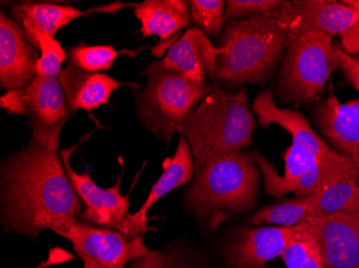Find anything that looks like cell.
Listing matches in <instances>:
<instances>
[{
	"mask_svg": "<svg viewBox=\"0 0 359 268\" xmlns=\"http://www.w3.org/2000/svg\"><path fill=\"white\" fill-rule=\"evenodd\" d=\"M83 203L58 149L30 142L1 167V223L8 233L36 239L44 230L79 218Z\"/></svg>",
	"mask_w": 359,
	"mask_h": 268,
	"instance_id": "6da1fadb",
	"label": "cell"
},
{
	"mask_svg": "<svg viewBox=\"0 0 359 268\" xmlns=\"http://www.w3.org/2000/svg\"><path fill=\"white\" fill-rule=\"evenodd\" d=\"M252 110L262 126L278 125L285 129L292 143L283 154L285 167L280 176L269 161L254 153V158L265 179V190L271 197L290 193L292 185L304 175L316 170H336L358 174V167L344 155L328 146L298 111L281 108L270 90L260 92L254 99Z\"/></svg>",
	"mask_w": 359,
	"mask_h": 268,
	"instance_id": "7a4b0ae2",
	"label": "cell"
},
{
	"mask_svg": "<svg viewBox=\"0 0 359 268\" xmlns=\"http://www.w3.org/2000/svg\"><path fill=\"white\" fill-rule=\"evenodd\" d=\"M256 127L247 90L226 92L215 83L177 133L189 143L197 175L210 163L248 148Z\"/></svg>",
	"mask_w": 359,
	"mask_h": 268,
	"instance_id": "3957f363",
	"label": "cell"
},
{
	"mask_svg": "<svg viewBox=\"0 0 359 268\" xmlns=\"http://www.w3.org/2000/svg\"><path fill=\"white\" fill-rule=\"evenodd\" d=\"M288 32L273 12L233 20L217 46L215 80L226 88L269 80L285 55Z\"/></svg>",
	"mask_w": 359,
	"mask_h": 268,
	"instance_id": "277c9868",
	"label": "cell"
},
{
	"mask_svg": "<svg viewBox=\"0 0 359 268\" xmlns=\"http://www.w3.org/2000/svg\"><path fill=\"white\" fill-rule=\"evenodd\" d=\"M260 175L254 153L242 150L224 157L195 175L185 190L184 204L197 220L215 231L233 216L254 209Z\"/></svg>",
	"mask_w": 359,
	"mask_h": 268,
	"instance_id": "5b68a950",
	"label": "cell"
},
{
	"mask_svg": "<svg viewBox=\"0 0 359 268\" xmlns=\"http://www.w3.org/2000/svg\"><path fill=\"white\" fill-rule=\"evenodd\" d=\"M337 68L332 36L318 30L288 36L276 83L278 94L286 104L311 106L322 96Z\"/></svg>",
	"mask_w": 359,
	"mask_h": 268,
	"instance_id": "8992f818",
	"label": "cell"
},
{
	"mask_svg": "<svg viewBox=\"0 0 359 268\" xmlns=\"http://www.w3.org/2000/svg\"><path fill=\"white\" fill-rule=\"evenodd\" d=\"M148 84L137 94V111L143 124L169 143L187 117L211 92L208 83H195L152 62L144 70Z\"/></svg>",
	"mask_w": 359,
	"mask_h": 268,
	"instance_id": "52a82bcc",
	"label": "cell"
},
{
	"mask_svg": "<svg viewBox=\"0 0 359 268\" xmlns=\"http://www.w3.org/2000/svg\"><path fill=\"white\" fill-rule=\"evenodd\" d=\"M52 231L72 244L82 268H126L152 251L143 237L128 239L120 232L95 227L78 218L58 223Z\"/></svg>",
	"mask_w": 359,
	"mask_h": 268,
	"instance_id": "ba28073f",
	"label": "cell"
},
{
	"mask_svg": "<svg viewBox=\"0 0 359 268\" xmlns=\"http://www.w3.org/2000/svg\"><path fill=\"white\" fill-rule=\"evenodd\" d=\"M23 92L32 131L30 142L58 149L62 128L76 113L70 108L58 78L36 76Z\"/></svg>",
	"mask_w": 359,
	"mask_h": 268,
	"instance_id": "9c48e42d",
	"label": "cell"
},
{
	"mask_svg": "<svg viewBox=\"0 0 359 268\" xmlns=\"http://www.w3.org/2000/svg\"><path fill=\"white\" fill-rule=\"evenodd\" d=\"M79 145L62 149L60 152L65 170L74 186L76 195L83 203L84 209L78 219L95 227L104 229L120 230L127 216L129 215V195L121 193V181L118 178L116 185L104 189L93 181L88 172L78 173L72 169L70 158Z\"/></svg>",
	"mask_w": 359,
	"mask_h": 268,
	"instance_id": "30bf717a",
	"label": "cell"
},
{
	"mask_svg": "<svg viewBox=\"0 0 359 268\" xmlns=\"http://www.w3.org/2000/svg\"><path fill=\"white\" fill-rule=\"evenodd\" d=\"M306 223L320 248L324 268L359 265L358 213H332Z\"/></svg>",
	"mask_w": 359,
	"mask_h": 268,
	"instance_id": "8fae6325",
	"label": "cell"
},
{
	"mask_svg": "<svg viewBox=\"0 0 359 268\" xmlns=\"http://www.w3.org/2000/svg\"><path fill=\"white\" fill-rule=\"evenodd\" d=\"M295 227H248L238 230L226 246V257L231 268H264L280 258L288 244L304 229Z\"/></svg>",
	"mask_w": 359,
	"mask_h": 268,
	"instance_id": "7c38bea8",
	"label": "cell"
},
{
	"mask_svg": "<svg viewBox=\"0 0 359 268\" xmlns=\"http://www.w3.org/2000/svg\"><path fill=\"white\" fill-rule=\"evenodd\" d=\"M273 13L285 26L288 36L309 30L342 35L359 21L348 6L330 0H290Z\"/></svg>",
	"mask_w": 359,
	"mask_h": 268,
	"instance_id": "4fadbf2b",
	"label": "cell"
},
{
	"mask_svg": "<svg viewBox=\"0 0 359 268\" xmlns=\"http://www.w3.org/2000/svg\"><path fill=\"white\" fill-rule=\"evenodd\" d=\"M40 53L28 39L25 30L13 19L0 13V87L24 90L37 76Z\"/></svg>",
	"mask_w": 359,
	"mask_h": 268,
	"instance_id": "5bb4252c",
	"label": "cell"
},
{
	"mask_svg": "<svg viewBox=\"0 0 359 268\" xmlns=\"http://www.w3.org/2000/svg\"><path fill=\"white\" fill-rule=\"evenodd\" d=\"M193 176H195L193 155L184 136H180L179 144L175 155L167 161L164 172L154 183L142 206L137 213H129L127 216L118 232L124 234L128 239H133L143 237L147 232L153 231L152 227L148 225V213L151 207L154 206L159 199H163L171 191L189 183Z\"/></svg>",
	"mask_w": 359,
	"mask_h": 268,
	"instance_id": "9a60e30c",
	"label": "cell"
},
{
	"mask_svg": "<svg viewBox=\"0 0 359 268\" xmlns=\"http://www.w3.org/2000/svg\"><path fill=\"white\" fill-rule=\"evenodd\" d=\"M312 118L334 150L359 167V99L341 104L336 96L328 97L314 108Z\"/></svg>",
	"mask_w": 359,
	"mask_h": 268,
	"instance_id": "2e32d148",
	"label": "cell"
},
{
	"mask_svg": "<svg viewBox=\"0 0 359 268\" xmlns=\"http://www.w3.org/2000/svg\"><path fill=\"white\" fill-rule=\"evenodd\" d=\"M9 6L12 17L25 30L28 39L38 34L53 37L65 26L76 20L95 13H116L125 8L133 7L132 3L122 1L80 10L72 6L56 5L51 3H12Z\"/></svg>",
	"mask_w": 359,
	"mask_h": 268,
	"instance_id": "e0dca14e",
	"label": "cell"
},
{
	"mask_svg": "<svg viewBox=\"0 0 359 268\" xmlns=\"http://www.w3.org/2000/svg\"><path fill=\"white\" fill-rule=\"evenodd\" d=\"M217 46L213 45L203 30L189 28L182 37L172 40L164 58V69L181 74L195 83H207V74L215 78Z\"/></svg>",
	"mask_w": 359,
	"mask_h": 268,
	"instance_id": "ac0fdd59",
	"label": "cell"
},
{
	"mask_svg": "<svg viewBox=\"0 0 359 268\" xmlns=\"http://www.w3.org/2000/svg\"><path fill=\"white\" fill-rule=\"evenodd\" d=\"M58 80L70 108L74 112L84 110L90 114L108 104L113 92L126 85L102 72L82 71L70 62L60 72Z\"/></svg>",
	"mask_w": 359,
	"mask_h": 268,
	"instance_id": "d6986e66",
	"label": "cell"
},
{
	"mask_svg": "<svg viewBox=\"0 0 359 268\" xmlns=\"http://www.w3.org/2000/svg\"><path fill=\"white\" fill-rule=\"evenodd\" d=\"M135 16L140 21L143 38L157 36L166 41L191 22L189 1L184 0H145L135 5Z\"/></svg>",
	"mask_w": 359,
	"mask_h": 268,
	"instance_id": "ffe728a7",
	"label": "cell"
},
{
	"mask_svg": "<svg viewBox=\"0 0 359 268\" xmlns=\"http://www.w3.org/2000/svg\"><path fill=\"white\" fill-rule=\"evenodd\" d=\"M318 193L320 191L308 197H296L285 202L262 207L254 215L250 216L248 223L256 227L272 225L281 227H295L308 223L313 218Z\"/></svg>",
	"mask_w": 359,
	"mask_h": 268,
	"instance_id": "44dd1931",
	"label": "cell"
},
{
	"mask_svg": "<svg viewBox=\"0 0 359 268\" xmlns=\"http://www.w3.org/2000/svg\"><path fill=\"white\" fill-rule=\"evenodd\" d=\"M358 211L359 186L357 181L348 179L332 183L320 191L312 219L332 213H356Z\"/></svg>",
	"mask_w": 359,
	"mask_h": 268,
	"instance_id": "7402d4cb",
	"label": "cell"
},
{
	"mask_svg": "<svg viewBox=\"0 0 359 268\" xmlns=\"http://www.w3.org/2000/svg\"><path fill=\"white\" fill-rule=\"evenodd\" d=\"M138 51L122 50L118 51L112 45H80L72 46L68 52L70 64L78 69L86 72L108 71L112 68L116 58L122 55L136 57Z\"/></svg>",
	"mask_w": 359,
	"mask_h": 268,
	"instance_id": "603a6c76",
	"label": "cell"
},
{
	"mask_svg": "<svg viewBox=\"0 0 359 268\" xmlns=\"http://www.w3.org/2000/svg\"><path fill=\"white\" fill-rule=\"evenodd\" d=\"M280 258L286 268H324L320 248L306 223L297 237L288 244Z\"/></svg>",
	"mask_w": 359,
	"mask_h": 268,
	"instance_id": "cb8c5ba5",
	"label": "cell"
},
{
	"mask_svg": "<svg viewBox=\"0 0 359 268\" xmlns=\"http://www.w3.org/2000/svg\"><path fill=\"white\" fill-rule=\"evenodd\" d=\"M29 41L40 51V57L36 64L37 76L58 78L62 71V64L67 59V52L55 38L38 35L30 38Z\"/></svg>",
	"mask_w": 359,
	"mask_h": 268,
	"instance_id": "d4e9b609",
	"label": "cell"
},
{
	"mask_svg": "<svg viewBox=\"0 0 359 268\" xmlns=\"http://www.w3.org/2000/svg\"><path fill=\"white\" fill-rule=\"evenodd\" d=\"M191 21L205 34L215 36L226 22V1L223 0H189Z\"/></svg>",
	"mask_w": 359,
	"mask_h": 268,
	"instance_id": "484cf974",
	"label": "cell"
},
{
	"mask_svg": "<svg viewBox=\"0 0 359 268\" xmlns=\"http://www.w3.org/2000/svg\"><path fill=\"white\" fill-rule=\"evenodd\" d=\"M286 0H228L226 1V21L241 16L259 15L278 11Z\"/></svg>",
	"mask_w": 359,
	"mask_h": 268,
	"instance_id": "4316f807",
	"label": "cell"
},
{
	"mask_svg": "<svg viewBox=\"0 0 359 268\" xmlns=\"http://www.w3.org/2000/svg\"><path fill=\"white\" fill-rule=\"evenodd\" d=\"M334 51L339 62V68L344 72L346 80L359 92V54L348 55L339 45H334Z\"/></svg>",
	"mask_w": 359,
	"mask_h": 268,
	"instance_id": "83f0119b",
	"label": "cell"
},
{
	"mask_svg": "<svg viewBox=\"0 0 359 268\" xmlns=\"http://www.w3.org/2000/svg\"><path fill=\"white\" fill-rule=\"evenodd\" d=\"M126 268H175L168 255L161 251L152 250L148 255L134 260Z\"/></svg>",
	"mask_w": 359,
	"mask_h": 268,
	"instance_id": "f1b7e54d",
	"label": "cell"
},
{
	"mask_svg": "<svg viewBox=\"0 0 359 268\" xmlns=\"http://www.w3.org/2000/svg\"><path fill=\"white\" fill-rule=\"evenodd\" d=\"M0 106L9 114L26 116L25 100L23 90H9L0 98Z\"/></svg>",
	"mask_w": 359,
	"mask_h": 268,
	"instance_id": "f546056e",
	"label": "cell"
},
{
	"mask_svg": "<svg viewBox=\"0 0 359 268\" xmlns=\"http://www.w3.org/2000/svg\"><path fill=\"white\" fill-rule=\"evenodd\" d=\"M341 37V48L348 55L359 54V21L344 31Z\"/></svg>",
	"mask_w": 359,
	"mask_h": 268,
	"instance_id": "4dcf8cb0",
	"label": "cell"
},
{
	"mask_svg": "<svg viewBox=\"0 0 359 268\" xmlns=\"http://www.w3.org/2000/svg\"><path fill=\"white\" fill-rule=\"evenodd\" d=\"M74 259V255L68 253L66 250L62 249V248H53V249L48 253L46 260L42 261L41 263L35 268H50L52 267V266L60 265V264L72 261Z\"/></svg>",
	"mask_w": 359,
	"mask_h": 268,
	"instance_id": "1f68e13d",
	"label": "cell"
},
{
	"mask_svg": "<svg viewBox=\"0 0 359 268\" xmlns=\"http://www.w3.org/2000/svg\"><path fill=\"white\" fill-rule=\"evenodd\" d=\"M341 3L348 6V7L354 10L355 13L359 16V0H344V1H341Z\"/></svg>",
	"mask_w": 359,
	"mask_h": 268,
	"instance_id": "d6a6232c",
	"label": "cell"
},
{
	"mask_svg": "<svg viewBox=\"0 0 359 268\" xmlns=\"http://www.w3.org/2000/svg\"><path fill=\"white\" fill-rule=\"evenodd\" d=\"M358 179H359V167H358ZM357 213H358V215H359V211Z\"/></svg>",
	"mask_w": 359,
	"mask_h": 268,
	"instance_id": "836d02e7",
	"label": "cell"
},
{
	"mask_svg": "<svg viewBox=\"0 0 359 268\" xmlns=\"http://www.w3.org/2000/svg\"><path fill=\"white\" fill-rule=\"evenodd\" d=\"M354 268H359V265H358V266H356V267H354Z\"/></svg>",
	"mask_w": 359,
	"mask_h": 268,
	"instance_id": "e575fe53",
	"label": "cell"
}]
</instances>
